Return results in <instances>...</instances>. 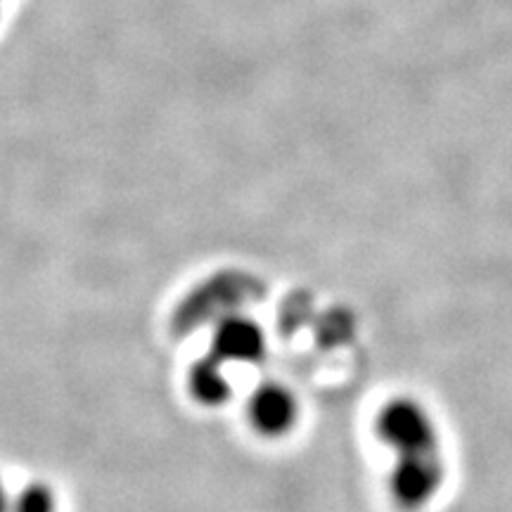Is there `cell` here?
Wrapping results in <instances>:
<instances>
[{
	"instance_id": "obj_3",
	"label": "cell",
	"mask_w": 512,
	"mask_h": 512,
	"mask_svg": "<svg viewBox=\"0 0 512 512\" xmlns=\"http://www.w3.org/2000/svg\"><path fill=\"white\" fill-rule=\"evenodd\" d=\"M297 394L283 382H264L254 389L247 401L249 425L264 439H283L299 422Z\"/></svg>"
},
{
	"instance_id": "obj_1",
	"label": "cell",
	"mask_w": 512,
	"mask_h": 512,
	"mask_svg": "<svg viewBox=\"0 0 512 512\" xmlns=\"http://www.w3.org/2000/svg\"><path fill=\"white\" fill-rule=\"evenodd\" d=\"M375 434L394 458L441 451L437 420L430 408L415 396H394L377 411Z\"/></svg>"
},
{
	"instance_id": "obj_6",
	"label": "cell",
	"mask_w": 512,
	"mask_h": 512,
	"mask_svg": "<svg viewBox=\"0 0 512 512\" xmlns=\"http://www.w3.org/2000/svg\"><path fill=\"white\" fill-rule=\"evenodd\" d=\"M10 512H60V501L53 486L36 479L12 494Z\"/></svg>"
},
{
	"instance_id": "obj_2",
	"label": "cell",
	"mask_w": 512,
	"mask_h": 512,
	"mask_svg": "<svg viewBox=\"0 0 512 512\" xmlns=\"http://www.w3.org/2000/svg\"><path fill=\"white\" fill-rule=\"evenodd\" d=\"M446 482V460L441 451L394 458L387 489L401 512H420L430 505Z\"/></svg>"
},
{
	"instance_id": "obj_5",
	"label": "cell",
	"mask_w": 512,
	"mask_h": 512,
	"mask_svg": "<svg viewBox=\"0 0 512 512\" xmlns=\"http://www.w3.org/2000/svg\"><path fill=\"white\" fill-rule=\"evenodd\" d=\"M228 363L209 354L197 358L188 370V394L204 408H221L233 399V382L226 373Z\"/></svg>"
},
{
	"instance_id": "obj_7",
	"label": "cell",
	"mask_w": 512,
	"mask_h": 512,
	"mask_svg": "<svg viewBox=\"0 0 512 512\" xmlns=\"http://www.w3.org/2000/svg\"><path fill=\"white\" fill-rule=\"evenodd\" d=\"M10 505H12V496L8 486H5L3 479H0V512H10Z\"/></svg>"
},
{
	"instance_id": "obj_4",
	"label": "cell",
	"mask_w": 512,
	"mask_h": 512,
	"mask_svg": "<svg viewBox=\"0 0 512 512\" xmlns=\"http://www.w3.org/2000/svg\"><path fill=\"white\" fill-rule=\"evenodd\" d=\"M211 354L223 363H256L266 354V335L261 325L249 316H228L214 328Z\"/></svg>"
}]
</instances>
